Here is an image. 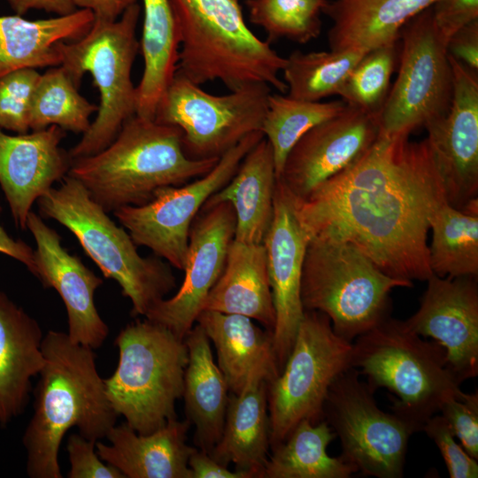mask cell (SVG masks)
Returning <instances> with one entry per match:
<instances>
[{
    "label": "cell",
    "instance_id": "1",
    "mask_svg": "<svg viewBox=\"0 0 478 478\" xmlns=\"http://www.w3.org/2000/svg\"><path fill=\"white\" fill-rule=\"evenodd\" d=\"M409 135L380 131L351 166L295 198L311 237L348 242L393 278L427 281L429 218L446 199L427 138Z\"/></svg>",
    "mask_w": 478,
    "mask_h": 478
},
{
    "label": "cell",
    "instance_id": "2",
    "mask_svg": "<svg viewBox=\"0 0 478 478\" xmlns=\"http://www.w3.org/2000/svg\"><path fill=\"white\" fill-rule=\"evenodd\" d=\"M42 351L34 412L22 436L26 470L30 478H61L58 452L66 433L75 427L83 437L99 441L118 414L107 398L93 349L73 342L67 333L50 330Z\"/></svg>",
    "mask_w": 478,
    "mask_h": 478
},
{
    "label": "cell",
    "instance_id": "3",
    "mask_svg": "<svg viewBox=\"0 0 478 478\" xmlns=\"http://www.w3.org/2000/svg\"><path fill=\"white\" fill-rule=\"evenodd\" d=\"M181 130L135 114L99 152L72 160L68 175L81 182L106 212L150 202L166 187L183 185L210 172L220 158L186 155Z\"/></svg>",
    "mask_w": 478,
    "mask_h": 478
},
{
    "label": "cell",
    "instance_id": "4",
    "mask_svg": "<svg viewBox=\"0 0 478 478\" xmlns=\"http://www.w3.org/2000/svg\"><path fill=\"white\" fill-rule=\"evenodd\" d=\"M180 35L177 73L201 85L219 81L229 90L265 83L281 93L286 65L248 27L238 0H169Z\"/></svg>",
    "mask_w": 478,
    "mask_h": 478
},
{
    "label": "cell",
    "instance_id": "5",
    "mask_svg": "<svg viewBox=\"0 0 478 478\" xmlns=\"http://www.w3.org/2000/svg\"><path fill=\"white\" fill-rule=\"evenodd\" d=\"M352 367L374 390L386 388L396 398L392 412L421 431L444 401L466 393L448 366L444 349L387 318L352 342Z\"/></svg>",
    "mask_w": 478,
    "mask_h": 478
},
{
    "label": "cell",
    "instance_id": "6",
    "mask_svg": "<svg viewBox=\"0 0 478 478\" xmlns=\"http://www.w3.org/2000/svg\"><path fill=\"white\" fill-rule=\"evenodd\" d=\"M42 217L66 227L106 278L120 286L132 304L131 314L145 316L176 286L169 265L143 258L128 232L118 226L76 179L66 174L36 201Z\"/></svg>",
    "mask_w": 478,
    "mask_h": 478
},
{
    "label": "cell",
    "instance_id": "7",
    "mask_svg": "<svg viewBox=\"0 0 478 478\" xmlns=\"http://www.w3.org/2000/svg\"><path fill=\"white\" fill-rule=\"evenodd\" d=\"M412 281L383 273L353 244L312 236L303 264L300 297L305 311L327 315L335 334L352 343L390 317V292Z\"/></svg>",
    "mask_w": 478,
    "mask_h": 478
},
{
    "label": "cell",
    "instance_id": "8",
    "mask_svg": "<svg viewBox=\"0 0 478 478\" xmlns=\"http://www.w3.org/2000/svg\"><path fill=\"white\" fill-rule=\"evenodd\" d=\"M115 344L118 366L104 385L118 416L139 434L152 433L176 420L189 358L184 339L145 318L127 325Z\"/></svg>",
    "mask_w": 478,
    "mask_h": 478
},
{
    "label": "cell",
    "instance_id": "9",
    "mask_svg": "<svg viewBox=\"0 0 478 478\" xmlns=\"http://www.w3.org/2000/svg\"><path fill=\"white\" fill-rule=\"evenodd\" d=\"M141 5H130L113 21L94 20L81 39L58 43L61 66L79 87L88 72L100 94L95 120L70 149L72 160L90 156L107 147L123 124L136 113V87L131 79L139 49L136 27Z\"/></svg>",
    "mask_w": 478,
    "mask_h": 478
},
{
    "label": "cell",
    "instance_id": "10",
    "mask_svg": "<svg viewBox=\"0 0 478 478\" xmlns=\"http://www.w3.org/2000/svg\"><path fill=\"white\" fill-rule=\"evenodd\" d=\"M352 343L335 333L327 315L305 311L280 374L267 382L270 449L286 440L304 420H323L329 388L352 367Z\"/></svg>",
    "mask_w": 478,
    "mask_h": 478
},
{
    "label": "cell",
    "instance_id": "11",
    "mask_svg": "<svg viewBox=\"0 0 478 478\" xmlns=\"http://www.w3.org/2000/svg\"><path fill=\"white\" fill-rule=\"evenodd\" d=\"M270 94L267 84L256 83L213 95L176 72L155 120L181 130L190 158H220L250 134L261 131Z\"/></svg>",
    "mask_w": 478,
    "mask_h": 478
},
{
    "label": "cell",
    "instance_id": "12",
    "mask_svg": "<svg viewBox=\"0 0 478 478\" xmlns=\"http://www.w3.org/2000/svg\"><path fill=\"white\" fill-rule=\"evenodd\" d=\"M399 68L379 114L381 132L410 135L443 118L453 91L447 41L437 30L431 6L401 29Z\"/></svg>",
    "mask_w": 478,
    "mask_h": 478
},
{
    "label": "cell",
    "instance_id": "13",
    "mask_svg": "<svg viewBox=\"0 0 478 478\" xmlns=\"http://www.w3.org/2000/svg\"><path fill=\"white\" fill-rule=\"evenodd\" d=\"M350 367L329 388L323 419L338 436L341 457L362 474L400 478L407 444L416 429L397 414L381 410L374 390Z\"/></svg>",
    "mask_w": 478,
    "mask_h": 478
},
{
    "label": "cell",
    "instance_id": "14",
    "mask_svg": "<svg viewBox=\"0 0 478 478\" xmlns=\"http://www.w3.org/2000/svg\"><path fill=\"white\" fill-rule=\"evenodd\" d=\"M264 135L254 132L223 154L204 175L183 185L166 187L142 205H127L113 212L136 246L183 270L191 225L208 198L225 186L250 150Z\"/></svg>",
    "mask_w": 478,
    "mask_h": 478
},
{
    "label": "cell",
    "instance_id": "15",
    "mask_svg": "<svg viewBox=\"0 0 478 478\" xmlns=\"http://www.w3.org/2000/svg\"><path fill=\"white\" fill-rule=\"evenodd\" d=\"M452 99L446 116L424 127L446 202L472 212L478 209V72L451 57Z\"/></svg>",
    "mask_w": 478,
    "mask_h": 478
},
{
    "label": "cell",
    "instance_id": "16",
    "mask_svg": "<svg viewBox=\"0 0 478 478\" xmlns=\"http://www.w3.org/2000/svg\"><path fill=\"white\" fill-rule=\"evenodd\" d=\"M235 232V214L227 202L204 204L189 231L183 281L171 297L157 303L144 318L184 339L220 276Z\"/></svg>",
    "mask_w": 478,
    "mask_h": 478
},
{
    "label": "cell",
    "instance_id": "17",
    "mask_svg": "<svg viewBox=\"0 0 478 478\" xmlns=\"http://www.w3.org/2000/svg\"><path fill=\"white\" fill-rule=\"evenodd\" d=\"M310 239L298 218L295 197L277 178L273 219L263 244L275 312L273 350L279 372L290 353L304 317L300 287Z\"/></svg>",
    "mask_w": 478,
    "mask_h": 478
},
{
    "label": "cell",
    "instance_id": "18",
    "mask_svg": "<svg viewBox=\"0 0 478 478\" xmlns=\"http://www.w3.org/2000/svg\"><path fill=\"white\" fill-rule=\"evenodd\" d=\"M379 113L349 105L306 132L286 158L280 179L297 199L356 162L380 134Z\"/></svg>",
    "mask_w": 478,
    "mask_h": 478
},
{
    "label": "cell",
    "instance_id": "19",
    "mask_svg": "<svg viewBox=\"0 0 478 478\" xmlns=\"http://www.w3.org/2000/svg\"><path fill=\"white\" fill-rule=\"evenodd\" d=\"M427 281L420 308L405 324L444 349L448 366L461 383L478 374L477 277L433 274Z\"/></svg>",
    "mask_w": 478,
    "mask_h": 478
},
{
    "label": "cell",
    "instance_id": "20",
    "mask_svg": "<svg viewBox=\"0 0 478 478\" xmlns=\"http://www.w3.org/2000/svg\"><path fill=\"white\" fill-rule=\"evenodd\" d=\"M27 228L36 244L33 275L44 288L54 289L63 300L67 335L77 343L93 350L100 348L109 334V327L99 315L94 300L103 279L63 247L60 235L46 225L41 215L31 211Z\"/></svg>",
    "mask_w": 478,
    "mask_h": 478
},
{
    "label": "cell",
    "instance_id": "21",
    "mask_svg": "<svg viewBox=\"0 0 478 478\" xmlns=\"http://www.w3.org/2000/svg\"><path fill=\"white\" fill-rule=\"evenodd\" d=\"M66 136L58 126L10 135L0 128V187L17 227L27 229L37 199L68 173V151L60 147Z\"/></svg>",
    "mask_w": 478,
    "mask_h": 478
},
{
    "label": "cell",
    "instance_id": "22",
    "mask_svg": "<svg viewBox=\"0 0 478 478\" xmlns=\"http://www.w3.org/2000/svg\"><path fill=\"white\" fill-rule=\"evenodd\" d=\"M189 427L188 420L176 419L139 434L126 422L115 424L106 435L109 443L96 441V450L125 478H192L189 459L197 447L187 443Z\"/></svg>",
    "mask_w": 478,
    "mask_h": 478
},
{
    "label": "cell",
    "instance_id": "23",
    "mask_svg": "<svg viewBox=\"0 0 478 478\" xmlns=\"http://www.w3.org/2000/svg\"><path fill=\"white\" fill-rule=\"evenodd\" d=\"M39 323L0 290V426L25 410L31 379L43 366Z\"/></svg>",
    "mask_w": 478,
    "mask_h": 478
},
{
    "label": "cell",
    "instance_id": "24",
    "mask_svg": "<svg viewBox=\"0 0 478 478\" xmlns=\"http://www.w3.org/2000/svg\"><path fill=\"white\" fill-rule=\"evenodd\" d=\"M259 372L243 390L231 394L221 436L209 455L220 464L243 472L250 478H263L270 449V419L267 407V382Z\"/></svg>",
    "mask_w": 478,
    "mask_h": 478
},
{
    "label": "cell",
    "instance_id": "25",
    "mask_svg": "<svg viewBox=\"0 0 478 478\" xmlns=\"http://www.w3.org/2000/svg\"><path fill=\"white\" fill-rule=\"evenodd\" d=\"M196 323L215 347L218 366L231 394L238 395L251 377L264 372L270 381L280 372L273 350V332L241 314L203 310Z\"/></svg>",
    "mask_w": 478,
    "mask_h": 478
},
{
    "label": "cell",
    "instance_id": "26",
    "mask_svg": "<svg viewBox=\"0 0 478 478\" xmlns=\"http://www.w3.org/2000/svg\"><path fill=\"white\" fill-rule=\"evenodd\" d=\"M436 0H333L323 12L331 20V50L368 52L396 42L403 27Z\"/></svg>",
    "mask_w": 478,
    "mask_h": 478
},
{
    "label": "cell",
    "instance_id": "27",
    "mask_svg": "<svg viewBox=\"0 0 478 478\" xmlns=\"http://www.w3.org/2000/svg\"><path fill=\"white\" fill-rule=\"evenodd\" d=\"M94 20L93 12L87 9L36 20L18 14L0 16V79L22 68L60 66L58 43L81 39Z\"/></svg>",
    "mask_w": 478,
    "mask_h": 478
},
{
    "label": "cell",
    "instance_id": "28",
    "mask_svg": "<svg viewBox=\"0 0 478 478\" xmlns=\"http://www.w3.org/2000/svg\"><path fill=\"white\" fill-rule=\"evenodd\" d=\"M203 310L247 316L273 332L275 312L263 243L232 241Z\"/></svg>",
    "mask_w": 478,
    "mask_h": 478
},
{
    "label": "cell",
    "instance_id": "29",
    "mask_svg": "<svg viewBox=\"0 0 478 478\" xmlns=\"http://www.w3.org/2000/svg\"><path fill=\"white\" fill-rule=\"evenodd\" d=\"M184 342L189 355L182 393L185 412L195 426V445L210 453L222 434L229 390L202 328L196 323Z\"/></svg>",
    "mask_w": 478,
    "mask_h": 478
},
{
    "label": "cell",
    "instance_id": "30",
    "mask_svg": "<svg viewBox=\"0 0 478 478\" xmlns=\"http://www.w3.org/2000/svg\"><path fill=\"white\" fill-rule=\"evenodd\" d=\"M276 181L273 150L263 137L245 155L229 181L205 204L229 203L235 214L234 239L263 243L273 219Z\"/></svg>",
    "mask_w": 478,
    "mask_h": 478
},
{
    "label": "cell",
    "instance_id": "31",
    "mask_svg": "<svg viewBox=\"0 0 478 478\" xmlns=\"http://www.w3.org/2000/svg\"><path fill=\"white\" fill-rule=\"evenodd\" d=\"M139 48L143 73L136 87V115L155 120L158 103L176 74L180 35L169 0H143Z\"/></svg>",
    "mask_w": 478,
    "mask_h": 478
},
{
    "label": "cell",
    "instance_id": "32",
    "mask_svg": "<svg viewBox=\"0 0 478 478\" xmlns=\"http://www.w3.org/2000/svg\"><path fill=\"white\" fill-rule=\"evenodd\" d=\"M336 435L323 419L302 420L284 442L272 449L263 478H349L358 473L352 464L328 454Z\"/></svg>",
    "mask_w": 478,
    "mask_h": 478
},
{
    "label": "cell",
    "instance_id": "33",
    "mask_svg": "<svg viewBox=\"0 0 478 478\" xmlns=\"http://www.w3.org/2000/svg\"><path fill=\"white\" fill-rule=\"evenodd\" d=\"M429 229L432 273L439 277H477L478 214L458 210L445 202L430 216Z\"/></svg>",
    "mask_w": 478,
    "mask_h": 478
},
{
    "label": "cell",
    "instance_id": "34",
    "mask_svg": "<svg viewBox=\"0 0 478 478\" xmlns=\"http://www.w3.org/2000/svg\"><path fill=\"white\" fill-rule=\"evenodd\" d=\"M366 53L354 50H294L286 58L282 70L288 96L318 102L332 95H339L350 73Z\"/></svg>",
    "mask_w": 478,
    "mask_h": 478
},
{
    "label": "cell",
    "instance_id": "35",
    "mask_svg": "<svg viewBox=\"0 0 478 478\" xmlns=\"http://www.w3.org/2000/svg\"><path fill=\"white\" fill-rule=\"evenodd\" d=\"M345 107L343 100L322 103L278 93L269 95L261 132L272 147L277 178L297 141L310 129L335 117Z\"/></svg>",
    "mask_w": 478,
    "mask_h": 478
},
{
    "label": "cell",
    "instance_id": "36",
    "mask_svg": "<svg viewBox=\"0 0 478 478\" xmlns=\"http://www.w3.org/2000/svg\"><path fill=\"white\" fill-rule=\"evenodd\" d=\"M97 110L98 106L78 92L61 66H52L41 74L35 89L29 127L37 131L54 125L83 135L90 127V116Z\"/></svg>",
    "mask_w": 478,
    "mask_h": 478
},
{
    "label": "cell",
    "instance_id": "37",
    "mask_svg": "<svg viewBox=\"0 0 478 478\" xmlns=\"http://www.w3.org/2000/svg\"><path fill=\"white\" fill-rule=\"evenodd\" d=\"M328 0H247L250 21L260 27L267 42L286 39L306 43L318 37Z\"/></svg>",
    "mask_w": 478,
    "mask_h": 478
},
{
    "label": "cell",
    "instance_id": "38",
    "mask_svg": "<svg viewBox=\"0 0 478 478\" xmlns=\"http://www.w3.org/2000/svg\"><path fill=\"white\" fill-rule=\"evenodd\" d=\"M398 41L369 50L347 77L338 96L347 104L379 113L389 91Z\"/></svg>",
    "mask_w": 478,
    "mask_h": 478
},
{
    "label": "cell",
    "instance_id": "39",
    "mask_svg": "<svg viewBox=\"0 0 478 478\" xmlns=\"http://www.w3.org/2000/svg\"><path fill=\"white\" fill-rule=\"evenodd\" d=\"M40 76L35 68H22L0 79V128L27 133L32 100Z\"/></svg>",
    "mask_w": 478,
    "mask_h": 478
},
{
    "label": "cell",
    "instance_id": "40",
    "mask_svg": "<svg viewBox=\"0 0 478 478\" xmlns=\"http://www.w3.org/2000/svg\"><path fill=\"white\" fill-rule=\"evenodd\" d=\"M422 430L434 441L444 460L451 478H477V460L455 441V436L442 414H435Z\"/></svg>",
    "mask_w": 478,
    "mask_h": 478
},
{
    "label": "cell",
    "instance_id": "41",
    "mask_svg": "<svg viewBox=\"0 0 478 478\" xmlns=\"http://www.w3.org/2000/svg\"><path fill=\"white\" fill-rule=\"evenodd\" d=\"M440 412L462 447L478 460V393L451 397L443 403Z\"/></svg>",
    "mask_w": 478,
    "mask_h": 478
},
{
    "label": "cell",
    "instance_id": "42",
    "mask_svg": "<svg viewBox=\"0 0 478 478\" xmlns=\"http://www.w3.org/2000/svg\"><path fill=\"white\" fill-rule=\"evenodd\" d=\"M96 441L71 434L66 443L70 461L69 478H125L114 466L104 463L96 450Z\"/></svg>",
    "mask_w": 478,
    "mask_h": 478
},
{
    "label": "cell",
    "instance_id": "43",
    "mask_svg": "<svg viewBox=\"0 0 478 478\" xmlns=\"http://www.w3.org/2000/svg\"><path fill=\"white\" fill-rule=\"evenodd\" d=\"M431 10L435 25L447 42L458 30L478 19V0H436Z\"/></svg>",
    "mask_w": 478,
    "mask_h": 478
},
{
    "label": "cell",
    "instance_id": "44",
    "mask_svg": "<svg viewBox=\"0 0 478 478\" xmlns=\"http://www.w3.org/2000/svg\"><path fill=\"white\" fill-rule=\"evenodd\" d=\"M448 53L478 72V19L454 33L447 42Z\"/></svg>",
    "mask_w": 478,
    "mask_h": 478
},
{
    "label": "cell",
    "instance_id": "45",
    "mask_svg": "<svg viewBox=\"0 0 478 478\" xmlns=\"http://www.w3.org/2000/svg\"><path fill=\"white\" fill-rule=\"evenodd\" d=\"M189 467L192 474V478H250L243 472L228 469L215 459L209 453L196 449L189 456Z\"/></svg>",
    "mask_w": 478,
    "mask_h": 478
},
{
    "label": "cell",
    "instance_id": "46",
    "mask_svg": "<svg viewBox=\"0 0 478 478\" xmlns=\"http://www.w3.org/2000/svg\"><path fill=\"white\" fill-rule=\"evenodd\" d=\"M77 8L93 12L95 20L113 21L137 0H74Z\"/></svg>",
    "mask_w": 478,
    "mask_h": 478
},
{
    "label": "cell",
    "instance_id": "47",
    "mask_svg": "<svg viewBox=\"0 0 478 478\" xmlns=\"http://www.w3.org/2000/svg\"><path fill=\"white\" fill-rule=\"evenodd\" d=\"M2 206L0 204V213ZM0 253L22 263L33 274L35 267V249L22 240L12 238L0 223Z\"/></svg>",
    "mask_w": 478,
    "mask_h": 478
},
{
    "label": "cell",
    "instance_id": "48",
    "mask_svg": "<svg viewBox=\"0 0 478 478\" xmlns=\"http://www.w3.org/2000/svg\"><path fill=\"white\" fill-rule=\"evenodd\" d=\"M18 15L29 10H42L58 16L71 14L78 10L74 0H7Z\"/></svg>",
    "mask_w": 478,
    "mask_h": 478
}]
</instances>
